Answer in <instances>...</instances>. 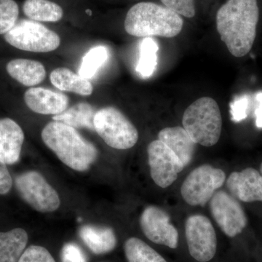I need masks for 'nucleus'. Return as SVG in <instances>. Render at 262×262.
Segmentation results:
<instances>
[{
	"instance_id": "obj_14",
	"label": "nucleus",
	"mask_w": 262,
	"mask_h": 262,
	"mask_svg": "<svg viewBox=\"0 0 262 262\" xmlns=\"http://www.w3.org/2000/svg\"><path fill=\"white\" fill-rule=\"evenodd\" d=\"M24 98L27 106L40 115H58L64 112L69 105L68 96L44 88H30Z\"/></svg>"
},
{
	"instance_id": "obj_26",
	"label": "nucleus",
	"mask_w": 262,
	"mask_h": 262,
	"mask_svg": "<svg viewBox=\"0 0 262 262\" xmlns=\"http://www.w3.org/2000/svg\"><path fill=\"white\" fill-rule=\"evenodd\" d=\"M19 8L14 0H0V34L11 30L18 22Z\"/></svg>"
},
{
	"instance_id": "obj_19",
	"label": "nucleus",
	"mask_w": 262,
	"mask_h": 262,
	"mask_svg": "<svg viewBox=\"0 0 262 262\" xmlns=\"http://www.w3.org/2000/svg\"><path fill=\"white\" fill-rule=\"evenodd\" d=\"M50 79L51 83L60 91H68L80 96H90L94 91L91 82L65 67L55 69L51 72Z\"/></svg>"
},
{
	"instance_id": "obj_24",
	"label": "nucleus",
	"mask_w": 262,
	"mask_h": 262,
	"mask_svg": "<svg viewBox=\"0 0 262 262\" xmlns=\"http://www.w3.org/2000/svg\"><path fill=\"white\" fill-rule=\"evenodd\" d=\"M159 46L151 37H144L141 42L140 56L136 66V72L143 78L151 77L158 65Z\"/></svg>"
},
{
	"instance_id": "obj_33",
	"label": "nucleus",
	"mask_w": 262,
	"mask_h": 262,
	"mask_svg": "<svg viewBox=\"0 0 262 262\" xmlns=\"http://www.w3.org/2000/svg\"><path fill=\"white\" fill-rule=\"evenodd\" d=\"M260 173H261L262 176V163L261 164V165H260Z\"/></svg>"
},
{
	"instance_id": "obj_32",
	"label": "nucleus",
	"mask_w": 262,
	"mask_h": 262,
	"mask_svg": "<svg viewBox=\"0 0 262 262\" xmlns=\"http://www.w3.org/2000/svg\"><path fill=\"white\" fill-rule=\"evenodd\" d=\"M256 100L257 101V106L255 110L256 125L258 128L262 129V92L256 94Z\"/></svg>"
},
{
	"instance_id": "obj_4",
	"label": "nucleus",
	"mask_w": 262,
	"mask_h": 262,
	"mask_svg": "<svg viewBox=\"0 0 262 262\" xmlns=\"http://www.w3.org/2000/svg\"><path fill=\"white\" fill-rule=\"evenodd\" d=\"M183 127L196 144L213 146L220 140L222 118L214 99L203 97L196 100L184 112Z\"/></svg>"
},
{
	"instance_id": "obj_17",
	"label": "nucleus",
	"mask_w": 262,
	"mask_h": 262,
	"mask_svg": "<svg viewBox=\"0 0 262 262\" xmlns=\"http://www.w3.org/2000/svg\"><path fill=\"white\" fill-rule=\"evenodd\" d=\"M6 70L12 78L27 87L41 83L47 74L42 63L26 58H16L8 62Z\"/></svg>"
},
{
	"instance_id": "obj_27",
	"label": "nucleus",
	"mask_w": 262,
	"mask_h": 262,
	"mask_svg": "<svg viewBox=\"0 0 262 262\" xmlns=\"http://www.w3.org/2000/svg\"><path fill=\"white\" fill-rule=\"evenodd\" d=\"M161 2L165 8L180 16L192 18L195 15L194 0H161Z\"/></svg>"
},
{
	"instance_id": "obj_21",
	"label": "nucleus",
	"mask_w": 262,
	"mask_h": 262,
	"mask_svg": "<svg viewBox=\"0 0 262 262\" xmlns=\"http://www.w3.org/2000/svg\"><path fill=\"white\" fill-rule=\"evenodd\" d=\"M96 112L89 103L81 102L67 108L53 117V121L61 122L74 128L94 130V120Z\"/></svg>"
},
{
	"instance_id": "obj_28",
	"label": "nucleus",
	"mask_w": 262,
	"mask_h": 262,
	"mask_svg": "<svg viewBox=\"0 0 262 262\" xmlns=\"http://www.w3.org/2000/svg\"><path fill=\"white\" fill-rule=\"evenodd\" d=\"M18 262H56L46 248L31 246L24 251Z\"/></svg>"
},
{
	"instance_id": "obj_6",
	"label": "nucleus",
	"mask_w": 262,
	"mask_h": 262,
	"mask_svg": "<svg viewBox=\"0 0 262 262\" xmlns=\"http://www.w3.org/2000/svg\"><path fill=\"white\" fill-rule=\"evenodd\" d=\"M8 44L21 51L49 53L56 50L61 39L56 32L34 20L22 19L5 34Z\"/></svg>"
},
{
	"instance_id": "obj_16",
	"label": "nucleus",
	"mask_w": 262,
	"mask_h": 262,
	"mask_svg": "<svg viewBox=\"0 0 262 262\" xmlns=\"http://www.w3.org/2000/svg\"><path fill=\"white\" fill-rule=\"evenodd\" d=\"M158 139L178 157L184 167L191 163L195 152L196 144L184 127H165L160 131Z\"/></svg>"
},
{
	"instance_id": "obj_15",
	"label": "nucleus",
	"mask_w": 262,
	"mask_h": 262,
	"mask_svg": "<svg viewBox=\"0 0 262 262\" xmlns=\"http://www.w3.org/2000/svg\"><path fill=\"white\" fill-rule=\"evenodd\" d=\"M24 133L21 127L12 119H0V162L13 165L20 159Z\"/></svg>"
},
{
	"instance_id": "obj_31",
	"label": "nucleus",
	"mask_w": 262,
	"mask_h": 262,
	"mask_svg": "<svg viewBox=\"0 0 262 262\" xmlns=\"http://www.w3.org/2000/svg\"><path fill=\"white\" fill-rule=\"evenodd\" d=\"M13 187V179L5 164L0 162V194L4 195Z\"/></svg>"
},
{
	"instance_id": "obj_18",
	"label": "nucleus",
	"mask_w": 262,
	"mask_h": 262,
	"mask_svg": "<svg viewBox=\"0 0 262 262\" xmlns=\"http://www.w3.org/2000/svg\"><path fill=\"white\" fill-rule=\"evenodd\" d=\"M79 234L84 244L95 254L111 252L116 247V235L110 227L85 225L81 227Z\"/></svg>"
},
{
	"instance_id": "obj_11",
	"label": "nucleus",
	"mask_w": 262,
	"mask_h": 262,
	"mask_svg": "<svg viewBox=\"0 0 262 262\" xmlns=\"http://www.w3.org/2000/svg\"><path fill=\"white\" fill-rule=\"evenodd\" d=\"M147 154L151 179L158 187H170L184 170L182 161L159 139L150 143Z\"/></svg>"
},
{
	"instance_id": "obj_12",
	"label": "nucleus",
	"mask_w": 262,
	"mask_h": 262,
	"mask_svg": "<svg viewBox=\"0 0 262 262\" xmlns=\"http://www.w3.org/2000/svg\"><path fill=\"white\" fill-rule=\"evenodd\" d=\"M141 228L151 242L170 248H177L179 232L170 222V216L159 207H146L140 217Z\"/></svg>"
},
{
	"instance_id": "obj_13",
	"label": "nucleus",
	"mask_w": 262,
	"mask_h": 262,
	"mask_svg": "<svg viewBox=\"0 0 262 262\" xmlns=\"http://www.w3.org/2000/svg\"><path fill=\"white\" fill-rule=\"evenodd\" d=\"M231 195L245 203L262 202V176L257 170L248 168L233 172L227 180Z\"/></svg>"
},
{
	"instance_id": "obj_5",
	"label": "nucleus",
	"mask_w": 262,
	"mask_h": 262,
	"mask_svg": "<svg viewBox=\"0 0 262 262\" xmlns=\"http://www.w3.org/2000/svg\"><path fill=\"white\" fill-rule=\"evenodd\" d=\"M95 130L110 147L128 149L139 140V132L132 122L120 110L107 106L96 112Z\"/></svg>"
},
{
	"instance_id": "obj_8",
	"label": "nucleus",
	"mask_w": 262,
	"mask_h": 262,
	"mask_svg": "<svg viewBox=\"0 0 262 262\" xmlns=\"http://www.w3.org/2000/svg\"><path fill=\"white\" fill-rule=\"evenodd\" d=\"M15 185L19 195L36 211L51 213L58 210L61 205L56 189L37 171L20 174L15 178Z\"/></svg>"
},
{
	"instance_id": "obj_23",
	"label": "nucleus",
	"mask_w": 262,
	"mask_h": 262,
	"mask_svg": "<svg viewBox=\"0 0 262 262\" xmlns=\"http://www.w3.org/2000/svg\"><path fill=\"white\" fill-rule=\"evenodd\" d=\"M124 248L128 262H167L159 253L137 237L127 239Z\"/></svg>"
},
{
	"instance_id": "obj_22",
	"label": "nucleus",
	"mask_w": 262,
	"mask_h": 262,
	"mask_svg": "<svg viewBox=\"0 0 262 262\" xmlns=\"http://www.w3.org/2000/svg\"><path fill=\"white\" fill-rule=\"evenodd\" d=\"M23 11L29 19L37 22L56 23L63 15L61 7L50 0H25Z\"/></svg>"
},
{
	"instance_id": "obj_1",
	"label": "nucleus",
	"mask_w": 262,
	"mask_h": 262,
	"mask_svg": "<svg viewBox=\"0 0 262 262\" xmlns=\"http://www.w3.org/2000/svg\"><path fill=\"white\" fill-rule=\"evenodd\" d=\"M258 18L257 0H228L218 10L217 31L232 56L241 58L251 51Z\"/></svg>"
},
{
	"instance_id": "obj_25",
	"label": "nucleus",
	"mask_w": 262,
	"mask_h": 262,
	"mask_svg": "<svg viewBox=\"0 0 262 262\" xmlns=\"http://www.w3.org/2000/svg\"><path fill=\"white\" fill-rule=\"evenodd\" d=\"M108 51L103 46H97L90 50L83 57L79 75L86 80L92 78L98 69L108 59Z\"/></svg>"
},
{
	"instance_id": "obj_30",
	"label": "nucleus",
	"mask_w": 262,
	"mask_h": 262,
	"mask_svg": "<svg viewBox=\"0 0 262 262\" xmlns=\"http://www.w3.org/2000/svg\"><path fill=\"white\" fill-rule=\"evenodd\" d=\"M61 262H88L83 250L75 243H67L61 253Z\"/></svg>"
},
{
	"instance_id": "obj_20",
	"label": "nucleus",
	"mask_w": 262,
	"mask_h": 262,
	"mask_svg": "<svg viewBox=\"0 0 262 262\" xmlns=\"http://www.w3.org/2000/svg\"><path fill=\"white\" fill-rule=\"evenodd\" d=\"M27 243L28 234L23 229L0 232V262H18Z\"/></svg>"
},
{
	"instance_id": "obj_2",
	"label": "nucleus",
	"mask_w": 262,
	"mask_h": 262,
	"mask_svg": "<svg viewBox=\"0 0 262 262\" xmlns=\"http://www.w3.org/2000/svg\"><path fill=\"white\" fill-rule=\"evenodd\" d=\"M43 142L67 166L85 171L98 158L96 146L86 140L74 127L61 122H49L43 128Z\"/></svg>"
},
{
	"instance_id": "obj_7",
	"label": "nucleus",
	"mask_w": 262,
	"mask_h": 262,
	"mask_svg": "<svg viewBox=\"0 0 262 262\" xmlns=\"http://www.w3.org/2000/svg\"><path fill=\"white\" fill-rule=\"evenodd\" d=\"M225 180L226 174L222 169L205 164L189 174L181 187V194L190 206H204Z\"/></svg>"
},
{
	"instance_id": "obj_10",
	"label": "nucleus",
	"mask_w": 262,
	"mask_h": 262,
	"mask_svg": "<svg viewBox=\"0 0 262 262\" xmlns=\"http://www.w3.org/2000/svg\"><path fill=\"white\" fill-rule=\"evenodd\" d=\"M210 209L217 225L229 237L238 235L247 225L244 208L236 198L225 191H219L212 196Z\"/></svg>"
},
{
	"instance_id": "obj_3",
	"label": "nucleus",
	"mask_w": 262,
	"mask_h": 262,
	"mask_svg": "<svg viewBox=\"0 0 262 262\" xmlns=\"http://www.w3.org/2000/svg\"><path fill=\"white\" fill-rule=\"evenodd\" d=\"M183 25L180 15L149 2L134 5L127 12L124 23L127 34L137 37H174L182 32Z\"/></svg>"
},
{
	"instance_id": "obj_9",
	"label": "nucleus",
	"mask_w": 262,
	"mask_h": 262,
	"mask_svg": "<svg viewBox=\"0 0 262 262\" xmlns=\"http://www.w3.org/2000/svg\"><path fill=\"white\" fill-rule=\"evenodd\" d=\"M185 235L189 253L200 262L211 261L216 253L214 227L206 215H190L186 221Z\"/></svg>"
},
{
	"instance_id": "obj_29",
	"label": "nucleus",
	"mask_w": 262,
	"mask_h": 262,
	"mask_svg": "<svg viewBox=\"0 0 262 262\" xmlns=\"http://www.w3.org/2000/svg\"><path fill=\"white\" fill-rule=\"evenodd\" d=\"M249 103V97L246 95L236 98L231 103L230 114L232 121L239 122L247 118Z\"/></svg>"
}]
</instances>
